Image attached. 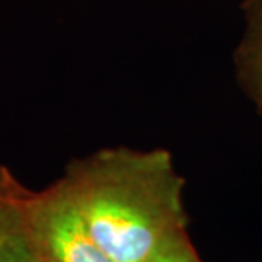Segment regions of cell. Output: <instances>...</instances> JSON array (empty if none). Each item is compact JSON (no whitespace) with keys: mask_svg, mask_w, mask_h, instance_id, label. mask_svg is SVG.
I'll return each mask as SVG.
<instances>
[{"mask_svg":"<svg viewBox=\"0 0 262 262\" xmlns=\"http://www.w3.org/2000/svg\"><path fill=\"white\" fill-rule=\"evenodd\" d=\"M89 232L116 262H145L187 232L186 179L165 148H104L75 160L58 181Z\"/></svg>","mask_w":262,"mask_h":262,"instance_id":"cell-1","label":"cell"},{"mask_svg":"<svg viewBox=\"0 0 262 262\" xmlns=\"http://www.w3.org/2000/svg\"><path fill=\"white\" fill-rule=\"evenodd\" d=\"M26 235L41 262H116L96 242L58 182L29 198Z\"/></svg>","mask_w":262,"mask_h":262,"instance_id":"cell-2","label":"cell"},{"mask_svg":"<svg viewBox=\"0 0 262 262\" xmlns=\"http://www.w3.org/2000/svg\"><path fill=\"white\" fill-rule=\"evenodd\" d=\"M245 28L235 48V75L247 97L262 114V0H244Z\"/></svg>","mask_w":262,"mask_h":262,"instance_id":"cell-3","label":"cell"},{"mask_svg":"<svg viewBox=\"0 0 262 262\" xmlns=\"http://www.w3.org/2000/svg\"><path fill=\"white\" fill-rule=\"evenodd\" d=\"M29 198L23 196L14 181L0 170V247L26 230V208Z\"/></svg>","mask_w":262,"mask_h":262,"instance_id":"cell-4","label":"cell"},{"mask_svg":"<svg viewBox=\"0 0 262 262\" xmlns=\"http://www.w3.org/2000/svg\"><path fill=\"white\" fill-rule=\"evenodd\" d=\"M145 262H203V260L198 255L194 245L191 244L189 237H187V232H184L167 240Z\"/></svg>","mask_w":262,"mask_h":262,"instance_id":"cell-5","label":"cell"},{"mask_svg":"<svg viewBox=\"0 0 262 262\" xmlns=\"http://www.w3.org/2000/svg\"><path fill=\"white\" fill-rule=\"evenodd\" d=\"M0 262H41L26 235V230L0 247Z\"/></svg>","mask_w":262,"mask_h":262,"instance_id":"cell-6","label":"cell"}]
</instances>
